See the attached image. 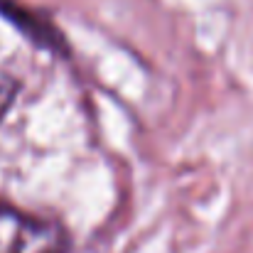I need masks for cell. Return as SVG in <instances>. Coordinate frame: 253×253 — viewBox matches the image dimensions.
Segmentation results:
<instances>
[{
    "mask_svg": "<svg viewBox=\"0 0 253 253\" xmlns=\"http://www.w3.org/2000/svg\"><path fill=\"white\" fill-rule=\"evenodd\" d=\"M17 91H20V82H17L12 74H7L5 69H0V121H2L5 113L10 111V106H12Z\"/></svg>",
    "mask_w": 253,
    "mask_h": 253,
    "instance_id": "2",
    "label": "cell"
},
{
    "mask_svg": "<svg viewBox=\"0 0 253 253\" xmlns=\"http://www.w3.org/2000/svg\"><path fill=\"white\" fill-rule=\"evenodd\" d=\"M69 234L52 219L0 202V253H67Z\"/></svg>",
    "mask_w": 253,
    "mask_h": 253,
    "instance_id": "1",
    "label": "cell"
}]
</instances>
